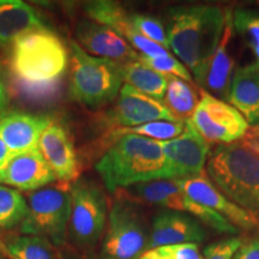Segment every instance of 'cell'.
Listing matches in <instances>:
<instances>
[{
    "label": "cell",
    "mask_w": 259,
    "mask_h": 259,
    "mask_svg": "<svg viewBox=\"0 0 259 259\" xmlns=\"http://www.w3.org/2000/svg\"><path fill=\"white\" fill-rule=\"evenodd\" d=\"M225 23L226 11L215 5H180L168 11L169 48L199 85L221 41Z\"/></svg>",
    "instance_id": "6da1fadb"
},
{
    "label": "cell",
    "mask_w": 259,
    "mask_h": 259,
    "mask_svg": "<svg viewBox=\"0 0 259 259\" xmlns=\"http://www.w3.org/2000/svg\"><path fill=\"white\" fill-rule=\"evenodd\" d=\"M95 168L109 192L167 179L161 142L137 135H124L113 142Z\"/></svg>",
    "instance_id": "7a4b0ae2"
},
{
    "label": "cell",
    "mask_w": 259,
    "mask_h": 259,
    "mask_svg": "<svg viewBox=\"0 0 259 259\" xmlns=\"http://www.w3.org/2000/svg\"><path fill=\"white\" fill-rule=\"evenodd\" d=\"M209 179L229 200L259 218V157L239 143L218 145L206 161Z\"/></svg>",
    "instance_id": "3957f363"
},
{
    "label": "cell",
    "mask_w": 259,
    "mask_h": 259,
    "mask_svg": "<svg viewBox=\"0 0 259 259\" xmlns=\"http://www.w3.org/2000/svg\"><path fill=\"white\" fill-rule=\"evenodd\" d=\"M69 61L66 47L48 28L24 35L11 47L10 70L14 79L32 84L60 82Z\"/></svg>",
    "instance_id": "277c9868"
},
{
    "label": "cell",
    "mask_w": 259,
    "mask_h": 259,
    "mask_svg": "<svg viewBox=\"0 0 259 259\" xmlns=\"http://www.w3.org/2000/svg\"><path fill=\"white\" fill-rule=\"evenodd\" d=\"M121 65L90 56L79 44L71 42V96L92 108L112 102L119 95L124 82Z\"/></svg>",
    "instance_id": "5b68a950"
},
{
    "label": "cell",
    "mask_w": 259,
    "mask_h": 259,
    "mask_svg": "<svg viewBox=\"0 0 259 259\" xmlns=\"http://www.w3.org/2000/svg\"><path fill=\"white\" fill-rule=\"evenodd\" d=\"M69 183L42 187L29 194L28 212L21 225V233L47 239L57 247L66 245L71 216Z\"/></svg>",
    "instance_id": "8992f818"
},
{
    "label": "cell",
    "mask_w": 259,
    "mask_h": 259,
    "mask_svg": "<svg viewBox=\"0 0 259 259\" xmlns=\"http://www.w3.org/2000/svg\"><path fill=\"white\" fill-rule=\"evenodd\" d=\"M118 198L136 204L158 205L167 210L189 213L218 233L236 234L238 228L220 213L200 205L180 189L174 179H160L141 183L114 192Z\"/></svg>",
    "instance_id": "52a82bcc"
},
{
    "label": "cell",
    "mask_w": 259,
    "mask_h": 259,
    "mask_svg": "<svg viewBox=\"0 0 259 259\" xmlns=\"http://www.w3.org/2000/svg\"><path fill=\"white\" fill-rule=\"evenodd\" d=\"M71 198L67 238L71 247L88 253L105 233L108 219L106 196L96 184L79 179L72 186Z\"/></svg>",
    "instance_id": "ba28073f"
},
{
    "label": "cell",
    "mask_w": 259,
    "mask_h": 259,
    "mask_svg": "<svg viewBox=\"0 0 259 259\" xmlns=\"http://www.w3.org/2000/svg\"><path fill=\"white\" fill-rule=\"evenodd\" d=\"M137 204L116 198L103 233L101 259H139L148 250L149 233Z\"/></svg>",
    "instance_id": "9c48e42d"
},
{
    "label": "cell",
    "mask_w": 259,
    "mask_h": 259,
    "mask_svg": "<svg viewBox=\"0 0 259 259\" xmlns=\"http://www.w3.org/2000/svg\"><path fill=\"white\" fill-rule=\"evenodd\" d=\"M189 122L208 143L220 145L238 143L250 128L234 107L204 90Z\"/></svg>",
    "instance_id": "30bf717a"
},
{
    "label": "cell",
    "mask_w": 259,
    "mask_h": 259,
    "mask_svg": "<svg viewBox=\"0 0 259 259\" xmlns=\"http://www.w3.org/2000/svg\"><path fill=\"white\" fill-rule=\"evenodd\" d=\"M157 120L179 121L163 102L137 92L127 84L121 87L115 105L103 116L105 125L114 130L135 127Z\"/></svg>",
    "instance_id": "8fae6325"
},
{
    "label": "cell",
    "mask_w": 259,
    "mask_h": 259,
    "mask_svg": "<svg viewBox=\"0 0 259 259\" xmlns=\"http://www.w3.org/2000/svg\"><path fill=\"white\" fill-rule=\"evenodd\" d=\"M166 157L167 179H183L204 173L211 151L210 143L192 127L189 121L184 132L171 141L161 142Z\"/></svg>",
    "instance_id": "7c38bea8"
},
{
    "label": "cell",
    "mask_w": 259,
    "mask_h": 259,
    "mask_svg": "<svg viewBox=\"0 0 259 259\" xmlns=\"http://www.w3.org/2000/svg\"><path fill=\"white\" fill-rule=\"evenodd\" d=\"M174 180L191 199L220 213L236 228L252 229L259 226V218L227 198L210 181L206 171L196 177Z\"/></svg>",
    "instance_id": "4fadbf2b"
},
{
    "label": "cell",
    "mask_w": 259,
    "mask_h": 259,
    "mask_svg": "<svg viewBox=\"0 0 259 259\" xmlns=\"http://www.w3.org/2000/svg\"><path fill=\"white\" fill-rule=\"evenodd\" d=\"M84 10L92 21L113 29L143 56L155 58L170 54L166 48L139 34L132 24V14H128L119 3L95 0L85 3Z\"/></svg>",
    "instance_id": "5bb4252c"
},
{
    "label": "cell",
    "mask_w": 259,
    "mask_h": 259,
    "mask_svg": "<svg viewBox=\"0 0 259 259\" xmlns=\"http://www.w3.org/2000/svg\"><path fill=\"white\" fill-rule=\"evenodd\" d=\"M79 46L90 56L119 64L137 61L139 53L118 32L94 21H80L76 27Z\"/></svg>",
    "instance_id": "9a60e30c"
},
{
    "label": "cell",
    "mask_w": 259,
    "mask_h": 259,
    "mask_svg": "<svg viewBox=\"0 0 259 259\" xmlns=\"http://www.w3.org/2000/svg\"><path fill=\"white\" fill-rule=\"evenodd\" d=\"M206 236V231L198 220L183 212L162 210L156 213L151 223L148 248L198 244L205 240Z\"/></svg>",
    "instance_id": "2e32d148"
},
{
    "label": "cell",
    "mask_w": 259,
    "mask_h": 259,
    "mask_svg": "<svg viewBox=\"0 0 259 259\" xmlns=\"http://www.w3.org/2000/svg\"><path fill=\"white\" fill-rule=\"evenodd\" d=\"M52 122L47 115L3 112L0 114V137L14 157L37 149L42 134Z\"/></svg>",
    "instance_id": "e0dca14e"
},
{
    "label": "cell",
    "mask_w": 259,
    "mask_h": 259,
    "mask_svg": "<svg viewBox=\"0 0 259 259\" xmlns=\"http://www.w3.org/2000/svg\"><path fill=\"white\" fill-rule=\"evenodd\" d=\"M38 150L53 170L54 176L63 183L76 180L80 164L73 143L63 125L52 122L38 142Z\"/></svg>",
    "instance_id": "ac0fdd59"
},
{
    "label": "cell",
    "mask_w": 259,
    "mask_h": 259,
    "mask_svg": "<svg viewBox=\"0 0 259 259\" xmlns=\"http://www.w3.org/2000/svg\"><path fill=\"white\" fill-rule=\"evenodd\" d=\"M57 177L37 149L11 157L0 171V184L17 187L18 191H36L54 183Z\"/></svg>",
    "instance_id": "d6986e66"
},
{
    "label": "cell",
    "mask_w": 259,
    "mask_h": 259,
    "mask_svg": "<svg viewBox=\"0 0 259 259\" xmlns=\"http://www.w3.org/2000/svg\"><path fill=\"white\" fill-rule=\"evenodd\" d=\"M233 12L226 10V23L218 50L210 60L208 71L202 83L204 92L228 102L229 89L234 74V60L229 54V45L233 36Z\"/></svg>",
    "instance_id": "ffe728a7"
},
{
    "label": "cell",
    "mask_w": 259,
    "mask_h": 259,
    "mask_svg": "<svg viewBox=\"0 0 259 259\" xmlns=\"http://www.w3.org/2000/svg\"><path fill=\"white\" fill-rule=\"evenodd\" d=\"M47 28L32 6L21 0H0V47L11 48L18 38Z\"/></svg>",
    "instance_id": "44dd1931"
},
{
    "label": "cell",
    "mask_w": 259,
    "mask_h": 259,
    "mask_svg": "<svg viewBox=\"0 0 259 259\" xmlns=\"http://www.w3.org/2000/svg\"><path fill=\"white\" fill-rule=\"evenodd\" d=\"M228 102L248 125H259V66L251 64L235 69Z\"/></svg>",
    "instance_id": "7402d4cb"
},
{
    "label": "cell",
    "mask_w": 259,
    "mask_h": 259,
    "mask_svg": "<svg viewBox=\"0 0 259 259\" xmlns=\"http://www.w3.org/2000/svg\"><path fill=\"white\" fill-rule=\"evenodd\" d=\"M0 253L9 259H63L59 247L35 235L0 238Z\"/></svg>",
    "instance_id": "603a6c76"
},
{
    "label": "cell",
    "mask_w": 259,
    "mask_h": 259,
    "mask_svg": "<svg viewBox=\"0 0 259 259\" xmlns=\"http://www.w3.org/2000/svg\"><path fill=\"white\" fill-rule=\"evenodd\" d=\"M121 73L125 84L157 101H163L168 87V76L149 69L138 60L122 64Z\"/></svg>",
    "instance_id": "cb8c5ba5"
},
{
    "label": "cell",
    "mask_w": 259,
    "mask_h": 259,
    "mask_svg": "<svg viewBox=\"0 0 259 259\" xmlns=\"http://www.w3.org/2000/svg\"><path fill=\"white\" fill-rule=\"evenodd\" d=\"M198 102V94L193 89L192 84L178 77L168 76V87L163 105L176 116L177 120L189 121Z\"/></svg>",
    "instance_id": "d4e9b609"
},
{
    "label": "cell",
    "mask_w": 259,
    "mask_h": 259,
    "mask_svg": "<svg viewBox=\"0 0 259 259\" xmlns=\"http://www.w3.org/2000/svg\"><path fill=\"white\" fill-rule=\"evenodd\" d=\"M186 122L157 120L128 128H118L111 132L109 139L113 142L124 135H137L157 142H167L179 137L185 130Z\"/></svg>",
    "instance_id": "484cf974"
},
{
    "label": "cell",
    "mask_w": 259,
    "mask_h": 259,
    "mask_svg": "<svg viewBox=\"0 0 259 259\" xmlns=\"http://www.w3.org/2000/svg\"><path fill=\"white\" fill-rule=\"evenodd\" d=\"M28 212L23 194L12 187L0 185V229H12L22 225Z\"/></svg>",
    "instance_id": "4316f807"
},
{
    "label": "cell",
    "mask_w": 259,
    "mask_h": 259,
    "mask_svg": "<svg viewBox=\"0 0 259 259\" xmlns=\"http://www.w3.org/2000/svg\"><path fill=\"white\" fill-rule=\"evenodd\" d=\"M233 27L254 57V64L259 66V14L252 10L239 9L233 14Z\"/></svg>",
    "instance_id": "83f0119b"
},
{
    "label": "cell",
    "mask_w": 259,
    "mask_h": 259,
    "mask_svg": "<svg viewBox=\"0 0 259 259\" xmlns=\"http://www.w3.org/2000/svg\"><path fill=\"white\" fill-rule=\"evenodd\" d=\"M138 61L145 65V66H148L149 69L156 71V72L161 74H164V76L178 77V78L185 80L187 83H193L192 74H191L189 69L179 59L170 56V54L155 58L139 54Z\"/></svg>",
    "instance_id": "f1b7e54d"
},
{
    "label": "cell",
    "mask_w": 259,
    "mask_h": 259,
    "mask_svg": "<svg viewBox=\"0 0 259 259\" xmlns=\"http://www.w3.org/2000/svg\"><path fill=\"white\" fill-rule=\"evenodd\" d=\"M132 24L139 34L169 51L167 31L163 24L156 17L149 15L132 14Z\"/></svg>",
    "instance_id": "f546056e"
},
{
    "label": "cell",
    "mask_w": 259,
    "mask_h": 259,
    "mask_svg": "<svg viewBox=\"0 0 259 259\" xmlns=\"http://www.w3.org/2000/svg\"><path fill=\"white\" fill-rule=\"evenodd\" d=\"M14 88L25 100L34 102H46L57 95L60 89V82L48 84H32L14 79Z\"/></svg>",
    "instance_id": "4dcf8cb0"
},
{
    "label": "cell",
    "mask_w": 259,
    "mask_h": 259,
    "mask_svg": "<svg viewBox=\"0 0 259 259\" xmlns=\"http://www.w3.org/2000/svg\"><path fill=\"white\" fill-rule=\"evenodd\" d=\"M242 244L241 239L228 238L225 240L213 242L204 250V259H233L236 251Z\"/></svg>",
    "instance_id": "1f68e13d"
},
{
    "label": "cell",
    "mask_w": 259,
    "mask_h": 259,
    "mask_svg": "<svg viewBox=\"0 0 259 259\" xmlns=\"http://www.w3.org/2000/svg\"><path fill=\"white\" fill-rule=\"evenodd\" d=\"M174 259H204L198 244H181L170 246Z\"/></svg>",
    "instance_id": "d6a6232c"
},
{
    "label": "cell",
    "mask_w": 259,
    "mask_h": 259,
    "mask_svg": "<svg viewBox=\"0 0 259 259\" xmlns=\"http://www.w3.org/2000/svg\"><path fill=\"white\" fill-rule=\"evenodd\" d=\"M233 259H259V239L242 242Z\"/></svg>",
    "instance_id": "836d02e7"
},
{
    "label": "cell",
    "mask_w": 259,
    "mask_h": 259,
    "mask_svg": "<svg viewBox=\"0 0 259 259\" xmlns=\"http://www.w3.org/2000/svg\"><path fill=\"white\" fill-rule=\"evenodd\" d=\"M242 147L252 151L254 155L259 157V125L257 126H250L248 131L246 132L245 137L238 142Z\"/></svg>",
    "instance_id": "e575fe53"
},
{
    "label": "cell",
    "mask_w": 259,
    "mask_h": 259,
    "mask_svg": "<svg viewBox=\"0 0 259 259\" xmlns=\"http://www.w3.org/2000/svg\"><path fill=\"white\" fill-rule=\"evenodd\" d=\"M139 259H174L171 253L170 246H164V247H157L148 250L142 254Z\"/></svg>",
    "instance_id": "d590c367"
},
{
    "label": "cell",
    "mask_w": 259,
    "mask_h": 259,
    "mask_svg": "<svg viewBox=\"0 0 259 259\" xmlns=\"http://www.w3.org/2000/svg\"><path fill=\"white\" fill-rule=\"evenodd\" d=\"M60 253L63 259H101L92 257L87 252L77 251L76 248L71 247L70 245H64L63 247H60Z\"/></svg>",
    "instance_id": "8d00e7d4"
},
{
    "label": "cell",
    "mask_w": 259,
    "mask_h": 259,
    "mask_svg": "<svg viewBox=\"0 0 259 259\" xmlns=\"http://www.w3.org/2000/svg\"><path fill=\"white\" fill-rule=\"evenodd\" d=\"M11 153H10L9 148L6 147L2 137H0V171L4 169L6 164L9 163V161L11 160Z\"/></svg>",
    "instance_id": "74e56055"
},
{
    "label": "cell",
    "mask_w": 259,
    "mask_h": 259,
    "mask_svg": "<svg viewBox=\"0 0 259 259\" xmlns=\"http://www.w3.org/2000/svg\"><path fill=\"white\" fill-rule=\"evenodd\" d=\"M8 90L4 84V80L2 78V73H0V114L4 112L6 105H8Z\"/></svg>",
    "instance_id": "f35d334b"
}]
</instances>
